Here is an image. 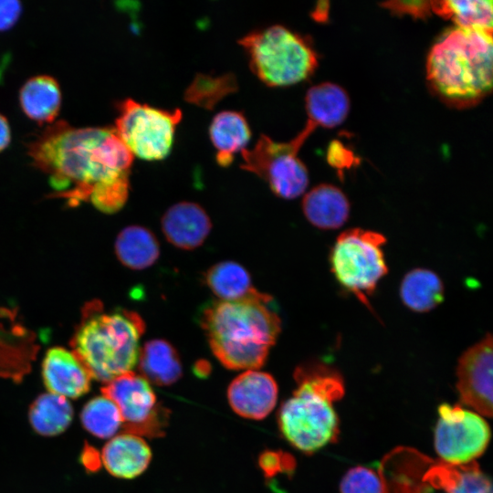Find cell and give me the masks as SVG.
Here are the masks:
<instances>
[{
    "mask_svg": "<svg viewBox=\"0 0 493 493\" xmlns=\"http://www.w3.org/2000/svg\"><path fill=\"white\" fill-rule=\"evenodd\" d=\"M327 2H320L318 4V6L316 7L315 11L312 13V16L316 20H325V16H327L328 14V5L325 6Z\"/></svg>",
    "mask_w": 493,
    "mask_h": 493,
    "instance_id": "d590c367",
    "label": "cell"
},
{
    "mask_svg": "<svg viewBox=\"0 0 493 493\" xmlns=\"http://www.w3.org/2000/svg\"><path fill=\"white\" fill-rule=\"evenodd\" d=\"M209 137L216 150V163L227 167L232 163L235 153L243 151L248 143L251 130L242 112L224 110L213 118Z\"/></svg>",
    "mask_w": 493,
    "mask_h": 493,
    "instance_id": "ac0fdd59",
    "label": "cell"
},
{
    "mask_svg": "<svg viewBox=\"0 0 493 493\" xmlns=\"http://www.w3.org/2000/svg\"><path fill=\"white\" fill-rule=\"evenodd\" d=\"M297 388L278 412L282 435L296 448L313 453L332 443L339 433L333 403L344 394L341 374L323 363L297 367Z\"/></svg>",
    "mask_w": 493,
    "mask_h": 493,
    "instance_id": "277c9868",
    "label": "cell"
},
{
    "mask_svg": "<svg viewBox=\"0 0 493 493\" xmlns=\"http://www.w3.org/2000/svg\"><path fill=\"white\" fill-rule=\"evenodd\" d=\"M329 163L333 166H348L352 163L353 157L339 142H331L328 152Z\"/></svg>",
    "mask_w": 493,
    "mask_h": 493,
    "instance_id": "836d02e7",
    "label": "cell"
},
{
    "mask_svg": "<svg viewBox=\"0 0 493 493\" xmlns=\"http://www.w3.org/2000/svg\"><path fill=\"white\" fill-rule=\"evenodd\" d=\"M314 130L307 122L301 132L288 142H278L262 134L252 149L241 151V168L264 179L278 197H299L308 187L309 173L298 152Z\"/></svg>",
    "mask_w": 493,
    "mask_h": 493,
    "instance_id": "ba28073f",
    "label": "cell"
},
{
    "mask_svg": "<svg viewBox=\"0 0 493 493\" xmlns=\"http://www.w3.org/2000/svg\"><path fill=\"white\" fill-rule=\"evenodd\" d=\"M383 481L373 470L365 467L351 468L343 477L341 493H383Z\"/></svg>",
    "mask_w": 493,
    "mask_h": 493,
    "instance_id": "f546056e",
    "label": "cell"
},
{
    "mask_svg": "<svg viewBox=\"0 0 493 493\" xmlns=\"http://www.w3.org/2000/svg\"><path fill=\"white\" fill-rule=\"evenodd\" d=\"M35 167L69 205L90 202L107 214L125 205L133 155L111 127L75 128L59 121L28 144Z\"/></svg>",
    "mask_w": 493,
    "mask_h": 493,
    "instance_id": "6da1fadb",
    "label": "cell"
},
{
    "mask_svg": "<svg viewBox=\"0 0 493 493\" xmlns=\"http://www.w3.org/2000/svg\"><path fill=\"white\" fill-rule=\"evenodd\" d=\"M237 90V80L234 74L220 76L197 74L186 88L184 100L205 110H213L224 98Z\"/></svg>",
    "mask_w": 493,
    "mask_h": 493,
    "instance_id": "83f0119b",
    "label": "cell"
},
{
    "mask_svg": "<svg viewBox=\"0 0 493 493\" xmlns=\"http://www.w3.org/2000/svg\"><path fill=\"white\" fill-rule=\"evenodd\" d=\"M138 362L142 376L159 386L171 385L183 374L179 354L165 340L146 341L139 352Z\"/></svg>",
    "mask_w": 493,
    "mask_h": 493,
    "instance_id": "44dd1931",
    "label": "cell"
},
{
    "mask_svg": "<svg viewBox=\"0 0 493 493\" xmlns=\"http://www.w3.org/2000/svg\"><path fill=\"white\" fill-rule=\"evenodd\" d=\"M252 72L269 87H286L309 79L318 66L309 42L282 25L252 31L238 40Z\"/></svg>",
    "mask_w": 493,
    "mask_h": 493,
    "instance_id": "8992f818",
    "label": "cell"
},
{
    "mask_svg": "<svg viewBox=\"0 0 493 493\" xmlns=\"http://www.w3.org/2000/svg\"><path fill=\"white\" fill-rule=\"evenodd\" d=\"M101 393L118 407L125 433L156 437L163 435L168 411L157 403L149 382L133 372L106 383Z\"/></svg>",
    "mask_w": 493,
    "mask_h": 493,
    "instance_id": "30bf717a",
    "label": "cell"
},
{
    "mask_svg": "<svg viewBox=\"0 0 493 493\" xmlns=\"http://www.w3.org/2000/svg\"><path fill=\"white\" fill-rule=\"evenodd\" d=\"M145 330L142 317L131 310L105 312L100 301L85 308L71 339L72 352L91 378L108 383L131 372L138 362L139 342Z\"/></svg>",
    "mask_w": 493,
    "mask_h": 493,
    "instance_id": "5b68a950",
    "label": "cell"
},
{
    "mask_svg": "<svg viewBox=\"0 0 493 493\" xmlns=\"http://www.w3.org/2000/svg\"><path fill=\"white\" fill-rule=\"evenodd\" d=\"M28 419L36 433L43 436H54L69 426L73 419V408L68 399L47 393L33 401Z\"/></svg>",
    "mask_w": 493,
    "mask_h": 493,
    "instance_id": "d4e9b609",
    "label": "cell"
},
{
    "mask_svg": "<svg viewBox=\"0 0 493 493\" xmlns=\"http://www.w3.org/2000/svg\"><path fill=\"white\" fill-rule=\"evenodd\" d=\"M444 284L433 271L415 268L409 271L400 286L403 303L415 312H427L438 306L444 299Z\"/></svg>",
    "mask_w": 493,
    "mask_h": 493,
    "instance_id": "cb8c5ba5",
    "label": "cell"
},
{
    "mask_svg": "<svg viewBox=\"0 0 493 493\" xmlns=\"http://www.w3.org/2000/svg\"><path fill=\"white\" fill-rule=\"evenodd\" d=\"M200 322L213 353L231 370L261 367L281 330L273 299L257 289L237 300L209 303Z\"/></svg>",
    "mask_w": 493,
    "mask_h": 493,
    "instance_id": "7a4b0ae2",
    "label": "cell"
},
{
    "mask_svg": "<svg viewBox=\"0 0 493 493\" xmlns=\"http://www.w3.org/2000/svg\"><path fill=\"white\" fill-rule=\"evenodd\" d=\"M492 31L454 27L432 47L426 62L430 89L443 102L472 107L491 92Z\"/></svg>",
    "mask_w": 493,
    "mask_h": 493,
    "instance_id": "3957f363",
    "label": "cell"
},
{
    "mask_svg": "<svg viewBox=\"0 0 493 493\" xmlns=\"http://www.w3.org/2000/svg\"><path fill=\"white\" fill-rule=\"evenodd\" d=\"M385 242L380 233L352 228L337 237L330 253L335 278L369 309V297L388 271L382 248Z\"/></svg>",
    "mask_w": 493,
    "mask_h": 493,
    "instance_id": "52a82bcc",
    "label": "cell"
},
{
    "mask_svg": "<svg viewBox=\"0 0 493 493\" xmlns=\"http://www.w3.org/2000/svg\"><path fill=\"white\" fill-rule=\"evenodd\" d=\"M305 107L308 123L314 128H333L341 124L350 111V98L339 85L323 82L306 93Z\"/></svg>",
    "mask_w": 493,
    "mask_h": 493,
    "instance_id": "d6986e66",
    "label": "cell"
},
{
    "mask_svg": "<svg viewBox=\"0 0 493 493\" xmlns=\"http://www.w3.org/2000/svg\"><path fill=\"white\" fill-rule=\"evenodd\" d=\"M118 112L114 129L132 155L159 161L170 153L182 120L180 109L162 110L125 99L119 103Z\"/></svg>",
    "mask_w": 493,
    "mask_h": 493,
    "instance_id": "9c48e42d",
    "label": "cell"
},
{
    "mask_svg": "<svg viewBox=\"0 0 493 493\" xmlns=\"http://www.w3.org/2000/svg\"><path fill=\"white\" fill-rule=\"evenodd\" d=\"M435 429V448L444 463L473 462L487 448L490 429L485 419L459 405L443 404Z\"/></svg>",
    "mask_w": 493,
    "mask_h": 493,
    "instance_id": "8fae6325",
    "label": "cell"
},
{
    "mask_svg": "<svg viewBox=\"0 0 493 493\" xmlns=\"http://www.w3.org/2000/svg\"><path fill=\"white\" fill-rule=\"evenodd\" d=\"M161 226L167 241L184 250L200 246L212 228L205 210L193 202H180L169 207L162 217Z\"/></svg>",
    "mask_w": 493,
    "mask_h": 493,
    "instance_id": "9a60e30c",
    "label": "cell"
},
{
    "mask_svg": "<svg viewBox=\"0 0 493 493\" xmlns=\"http://www.w3.org/2000/svg\"><path fill=\"white\" fill-rule=\"evenodd\" d=\"M430 5L435 13L453 20L457 27L492 31L490 0L432 1Z\"/></svg>",
    "mask_w": 493,
    "mask_h": 493,
    "instance_id": "4316f807",
    "label": "cell"
},
{
    "mask_svg": "<svg viewBox=\"0 0 493 493\" xmlns=\"http://www.w3.org/2000/svg\"><path fill=\"white\" fill-rule=\"evenodd\" d=\"M41 374L47 391L66 399H77L90 389L89 372L72 351L63 347L47 351Z\"/></svg>",
    "mask_w": 493,
    "mask_h": 493,
    "instance_id": "5bb4252c",
    "label": "cell"
},
{
    "mask_svg": "<svg viewBox=\"0 0 493 493\" xmlns=\"http://www.w3.org/2000/svg\"><path fill=\"white\" fill-rule=\"evenodd\" d=\"M80 421L85 430L102 439L112 437L122 425L117 405L104 395L90 399L83 406Z\"/></svg>",
    "mask_w": 493,
    "mask_h": 493,
    "instance_id": "f1b7e54d",
    "label": "cell"
},
{
    "mask_svg": "<svg viewBox=\"0 0 493 493\" xmlns=\"http://www.w3.org/2000/svg\"><path fill=\"white\" fill-rule=\"evenodd\" d=\"M383 6L395 14H409L413 16L425 18L430 14V2L426 1H394L386 2Z\"/></svg>",
    "mask_w": 493,
    "mask_h": 493,
    "instance_id": "1f68e13d",
    "label": "cell"
},
{
    "mask_svg": "<svg viewBox=\"0 0 493 493\" xmlns=\"http://www.w3.org/2000/svg\"><path fill=\"white\" fill-rule=\"evenodd\" d=\"M114 250L120 262L133 270L151 267L160 256V245L154 234L141 226L123 228L116 237Z\"/></svg>",
    "mask_w": 493,
    "mask_h": 493,
    "instance_id": "7402d4cb",
    "label": "cell"
},
{
    "mask_svg": "<svg viewBox=\"0 0 493 493\" xmlns=\"http://www.w3.org/2000/svg\"><path fill=\"white\" fill-rule=\"evenodd\" d=\"M308 221L320 229H336L348 220L350 203L344 193L329 184H321L308 192L302 200Z\"/></svg>",
    "mask_w": 493,
    "mask_h": 493,
    "instance_id": "e0dca14e",
    "label": "cell"
},
{
    "mask_svg": "<svg viewBox=\"0 0 493 493\" xmlns=\"http://www.w3.org/2000/svg\"><path fill=\"white\" fill-rule=\"evenodd\" d=\"M425 478L446 493H492L489 479L475 461L465 465L443 462L430 469Z\"/></svg>",
    "mask_w": 493,
    "mask_h": 493,
    "instance_id": "603a6c76",
    "label": "cell"
},
{
    "mask_svg": "<svg viewBox=\"0 0 493 493\" xmlns=\"http://www.w3.org/2000/svg\"><path fill=\"white\" fill-rule=\"evenodd\" d=\"M152 453L139 435L124 433L111 438L103 447L101 461L110 474L134 478L148 467Z\"/></svg>",
    "mask_w": 493,
    "mask_h": 493,
    "instance_id": "2e32d148",
    "label": "cell"
},
{
    "mask_svg": "<svg viewBox=\"0 0 493 493\" xmlns=\"http://www.w3.org/2000/svg\"><path fill=\"white\" fill-rule=\"evenodd\" d=\"M227 398L237 414L260 420L273 410L278 398V385L270 374L248 370L230 383Z\"/></svg>",
    "mask_w": 493,
    "mask_h": 493,
    "instance_id": "4fadbf2b",
    "label": "cell"
},
{
    "mask_svg": "<svg viewBox=\"0 0 493 493\" xmlns=\"http://www.w3.org/2000/svg\"><path fill=\"white\" fill-rule=\"evenodd\" d=\"M205 285L222 301L243 299L256 288L248 271L240 264L223 261L213 265L204 276Z\"/></svg>",
    "mask_w": 493,
    "mask_h": 493,
    "instance_id": "484cf974",
    "label": "cell"
},
{
    "mask_svg": "<svg viewBox=\"0 0 493 493\" xmlns=\"http://www.w3.org/2000/svg\"><path fill=\"white\" fill-rule=\"evenodd\" d=\"M61 91L57 80L47 75L27 79L19 91V103L24 113L39 123H51L61 106Z\"/></svg>",
    "mask_w": 493,
    "mask_h": 493,
    "instance_id": "ffe728a7",
    "label": "cell"
},
{
    "mask_svg": "<svg viewBox=\"0 0 493 493\" xmlns=\"http://www.w3.org/2000/svg\"><path fill=\"white\" fill-rule=\"evenodd\" d=\"M492 337L487 334L459 358L456 388L460 400L481 415H492Z\"/></svg>",
    "mask_w": 493,
    "mask_h": 493,
    "instance_id": "7c38bea8",
    "label": "cell"
},
{
    "mask_svg": "<svg viewBox=\"0 0 493 493\" xmlns=\"http://www.w3.org/2000/svg\"><path fill=\"white\" fill-rule=\"evenodd\" d=\"M22 13L19 1L0 0V31L10 29L18 21Z\"/></svg>",
    "mask_w": 493,
    "mask_h": 493,
    "instance_id": "d6a6232c",
    "label": "cell"
},
{
    "mask_svg": "<svg viewBox=\"0 0 493 493\" xmlns=\"http://www.w3.org/2000/svg\"><path fill=\"white\" fill-rule=\"evenodd\" d=\"M11 130L5 116L0 114V152L4 151L10 143Z\"/></svg>",
    "mask_w": 493,
    "mask_h": 493,
    "instance_id": "e575fe53",
    "label": "cell"
},
{
    "mask_svg": "<svg viewBox=\"0 0 493 493\" xmlns=\"http://www.w3.org/2000/svg\"><path fill=\"white\" fill-rule=\"evenodd\" d=\"M195 372L196 373H199L200 376L207 374L209 372V364L206 362L200 361L195 364Z\"/></svg>",
    "mask_w": 493,
    "mask_h": 493,
    "instance_id": "8d00e7d4",
    "label": "cell"
},
{
    "mask_svg": "<svg viewBox=\"0 0 493 493\" xmlns=\"http://www.w3.org/2000/svg\"><path fill=\"white\" fill-rule=\"evenodd\" d=\"M259 467L266 477H273L279 472H288L294 468V459L288 454L266 451L259 456Z\"/></svg>",
    "mask_w": 493,
    "mask_h": 493,
    "instance_id": "4dcf8cb0",
    "label": "cell"
}]
</instances>
